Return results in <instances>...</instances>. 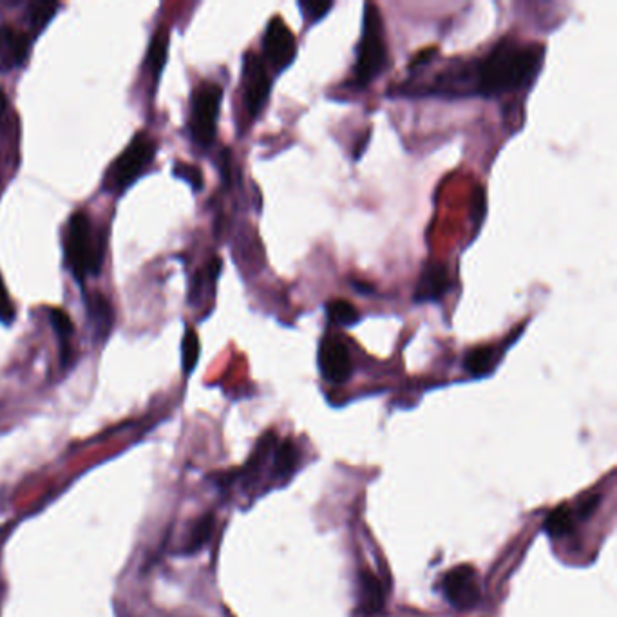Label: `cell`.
<instances>
[{
	"label": "cell",
	"mask_w": 617,
	"mask_h": 617,
	"mask_svg": "<svg viewBox=\"0 0 617 617\" xmlns=\"http://www.w3.org/2000/svg\"><path fill=\"white\" fill-rule=\"evenodd\" d=\"M5 109H7V98H5V92L0 89V120L4 118Z\"/></svg>",
	"instance_id": "obj_29"
},
{
	"label": "cell",
	"mask_w": 617,
	"mask_h": 617,
	"mask_svg": "<svg viewBox=\"0 0 617 617\" xmlns=\"http://www.w3.org/2000/svg\"><path fill=\"white\" fill-rule=\"evenodd\" d=\"M49 319H51V324L62 343V360L64 364H68V358H69V339L73 337V332H75V324L71 321V317L66 314V310L62 308H51L49 310Z\"/></svg>",
	"instance_id": "obj_15"
},
{
	"label": "cell",
	"mask_w": 617,
	"mask_h": 617,
	"mask_svg": "<svg viewBox=\"0 0 617 617\" xmlns=\"http://www.w3.org/2000/svg\"><path fill=\"white\" fill-rule=\"evenodd\" d=\"M243 96L250 116H258L270 96V77L265 62L256 53L249 51L243 59Z\"/></svg>",
	"instance_id": "obj_7"
},
{
	"label": "cell",
	"mask_w": 617,
	"mask_h": 617,
	"mask_svg": "<svg viewBox=\"0 0 617 617\" xmlns=\"http://www.w3.org/2000/svg\"><path fill=\"white\" fill-rule=\"evenodd\" d=\"M154 154H156V140L145 131L138 133L133 138V142L125 147V151L109 167L105 176L107 190L122 192L123 188H127L151 165Z\"/></svg>",
	"instance_id": "obj_4"
},
{
	"label": "cell",
	"mask_w": 617,
	"mask_h": 617,
	"mask_svg": "<svg viewBox=\"0 0 617 617\" xmlns=\"http://www.w3.org/2000/svg\"><path fill=\"white\" fill-rule=\"evenodd\" d=\"M451 288V277H449V268L441 261H428L415 284V293L413 301L415 303H435L441 301V297L449 292Z\"/></svg>",
	"instance_id": "obj_10"
},
{
	"label": "cell",
	"mask_w": 617,
	"mask_h": 617,
	"mask_svg": "<svg viewBox=\"0 0 617 617\" xmlns=\"http://www.w3.org/2000/svg\"><path fill=\"white\" fill-rule=\"evenodd\" d=\"M371 129H367L366 133H364V136H362V140L358 142V145H355V153H353V158L356 160V158H360L362 156V153H364V149H366V145H367V140H369V133Z\"/></svg>",
	"instance_id": "obj_28"
},
{
	"label": "cell",
	"mask_w": 617,
	"mask_h": 617,
	"mask_svg": "<svg viewBox=\"0 0 617 617\" xmlns=\"http://www.w3.org/2000/svg\"><path fill=\"white\" fill-rule=\"evenodd\" d=\"M297 462V451L290 441H284L279 445L275 452V469L279 474H286L295 467Z\"/></svg>",
	"instance_id": "obj_22"
},
{
	"label": "cell",
	"mask_w": 617,
	"mask_h": 617,
	"mask_svg": "<svg viewBox=\"0 0 617 617\" xmlns=\"http://www.w3.org/2000/svg\"><path fill=\"white\" fill-rule=\"evenodd\" d=\"M352 284L355 286V288H364L360 282H352ZM366 290H367V292H373V290H371V286H366Z\"/></svg>",
	"instance_id": "obj_30"
},
{
	"label": "cell",
	"mask_w": 617,
	"mask_h": 617,
	"mask_svg": "<svg viewBox=\"0 0 617 617\" xmlns=\"http://www.w3.org/2000/svg\"><path fill=\"white\" fill-rule=\"evenodd\" d=\"M169 53V31L167 27H158L154 37L151 38V46L147 51V66L154 77V80L160 79Z\"/></svg>",
	"instance_id": "obj_14"
},
{
	"label": "cell",
	"mask_w": 617,
	"mask_h": 617,
	"mask_svg": "<svg viewBox=\"0 0 617 617\" xmlns=\"http://www.w3.org/2000/svg\"><path fill=\"white\" fill-rule=\"evenodd\" d=\"M495 364V350L487 346H480L474 350H469L463 356V367L469 375L480 377L485 375Z\"/></svg>",
	"instance_id": "obj_17"
},
{
	"label": "cell",
	"mask_w": 617,
	"mask_h": 617,
	"mask_svg": "<svg viewBox=\"0 0 617 617\" xmlns=\"http://www.w3.org/2000/svg\"><path fill=\"white\" fill-rule=\"evenodd\" d=\"M299 7L303 9L304 18H308L310 22H317L334 7V4L332 2H321V0H301Z\"/></svg>",
	"instance_id": "obj_24"
},
{
	"label": "cell",
	"mask_w": 617,
	"mask_h": 617,
	"mask_svg": "<svg viewBox=\"0 0 617 617\" xmlns=\"http://www.w3.org/2000/svg\"><path fill=\"white\" fill-rule=\"evenodd\" d=\"M66 263L77 281L98 273L101 265V254L92 239V227L86 212H75L69 219L66 239Z\"/></svg>",
	"instance_id": "obj_3"
},
{
	"label": "cell",
	"mask_w": 617,
	"mask_h": 617,
	"mask_svg": "<svg viewBox=\"0 0 617 617\" xmlns=\"http://www.w3.org/2000/svg\"><path fill=\"white\" fill-rule=\"evenodd\" d=\"M29 37L11 26H0V69L20 68L29 53Z\"/></svg>",
	"instance_id": "obj_11"
},
{
	"label": "cell",
	"mask_w": 617,
	"mask_h": 617,
	"mask_svg": "<svg viewBox=\"0 0 617 617\" xmlns=\"http://www.w3.org/2000/svg\"><path fill=\"white\" fill-rule=\"evenodd\" d=\"M221 98H223V89L214 82H205L194 90L192 112H190V133H192L194 142L201 147H208L216 138Z\"/></svg>",
	"instance_id": "obj_5"
},
{
	"label": "cell",
	"mask_w": 617,
	"mask_h": 617,
	"mask_svg": "<svg viewBox=\"0 0 617 617\" xmlns=\"http://www.w3.org/2000/svg\"><path fill=\"white\" fill-rule=\"evenodd\" d=\"M473 207H474V210H473V218H474V221H476V227H478V225L482 223L484 216H485V194H484L482 186H478V188H476V196H474V199H473Z\"/></svg>",
	"instance_id": "obj_26"
},
{
	"label": "cell",
	"mask_w": 617,
	"mask_h": 617,
	"mask_svg": "<svg viewBox=\"0 0 617 617\" xmlns=\"http://www.w3.org/2000/svg\"><path fill=\"white\" fill-rule=\"evenodd\" d=\"M541 44H520L513 38H502L474 66L473 94L496 96L527 86L537 73L543 59Z\"/></svg>",
	"instance_id": "obj_1"
},
{
	"label": "cell",
	"mask_w": 617,
	"mask_h": 617,
	"mask_svg": "<svg viewBox=\"0 0 617 617\" xmlns=\"http://www.w3.org/2000/svg\"><path fill=\"white\" fill-rule=\"evenodd\" d=\"M360 585V607L367 614H375L384 607V587L380 580L371 572H360L358 576Z\"/></svg>",
	"instance_id": "obj_13"
},
{
	"label": "cell",
	"mask_w": 617,
	"mask_h": 617,
	"mask_svg": "<svg viewBox=\"0 0 617 617\" xmlns=\"http://www.w3.org/2000/svg\"><path fill=\"white\" fill-rule=\"evenodd\" d=\"M441 590L445 600L458 611H471L482 600L476 570L471 565H458L443 576Z\"/></svg>",
	"instance_id": "obj_6"
},
{
	"label": "cell",
	"mask_w": 617,
	"mask_h": 617,
	"mask_svg": "<svg viewBox=\"0 0 617 617\" xmlns=\"http://www.w3.org/2000/svg\"><path fill=\"white\" fill-rule=\"evenodd\" d=\"M263 49H265L266 60L275 69H284L295 59V53H297L295 37L292 35L288 26L279 16H273L266 26Z\"/></svg>",
	"instance_id": "obj_8"
},
{
	"label": "cell",
	"mask_w": 617,
	"mask_h": 617,
	"mask_svg": "<svg viewBox=\"0 0 617 617\" xmlns=\"http://www.w3.org/2000/svg\"><path fill=\"white\" fill-rule=\"evenodd\" d=\"M326 314L332 323H337L341 326H353L358 323V310L353 306L350 301L345 299H334L326 303Z\"/></svg>",
	"instance_id": "obj_18"
},
{
	"label": "cell",
	"mask_w": 617,
	"mask_h": 617,
	"mask_svg": "<svg viewBox=\"0 0 617 617\" xmlns=\"http://www.w3.org/2000/svg\"><path fill=\"white\" fill-rule=\"evenodd\" d=\"M173 173L179 179H185L194 190H201L203 188L205 179H203V173H201L199 167H196L192 164H185V162H176Z\"/></svg>",
	"instance_id": "obj_23"
},
{
	"label": "cell",
	"mask_w": 617,
	"mask_h": 617,
	"mask_svg": "<svg viewBox=\"0 0 617 617\" xmlns=\"http://www.w3.org/2000/svg\"><path fill=\"white\" fill-rule=\"evenodd\" d=\"M319 369L334 384H343L353 371L352 355L346 345L335 337H324L319 346Z\"/></svg>",
	"instance_id": "obj_9"
},
{
	"label": "cell",
	"mask_w": 617,
	"mask_h": 617,
	"mask_svg": "<svg viewBox=\"0 0 617 617\" xmlns=\"http://www.w3.org/2000/svg\"><path fill=\"white\" fill-rule=\"evenodd\" d=\"M59 9L57 2H33L29 4V22L35 33H40L46 24L53 18L55 11Z\"/></svg>",
	"instance_id": "obj_21"
},
{
	"label": "cell",
	"mask_w": 617,
	"mask_h": 617,
	"mask_svg": "<svg viewBox=\"0 0 617 617\" xmlns=\"http://www.w3.org/2000/svg\"><path fill=\"white\" fill-rule=\"evenodd\" d=\"M86 312H88V321L90 326L94 328L98 337H107L111 326H112V310L105 295L98 292H90L86 295Z\"/></svg>",
	"instance_id": "obj_12"
},
{
	"label": "cell",
	"mask_w": 617,
	"mask_h": 617,
	"mask_svg": "<svg viewBox=\"0 0 617 617\" xmlns=\"http://www.w3.org/2000/svg\"><path fill=\"white\" fill-rule=\"evenodd\" d=\"M181 358H183V371L185 375H190L197 364L199 358V339L197 334L192 328L185 330L183 343H181Z\"/></svg>",
	"instance_id": "obj_19"
},
{
	"label": "cell",
	"mask_w": 617,
	"mask_h": 617,
	"mask_svg": "<svg viewBox=\"0 0 617 617\" xmlns=\"http://www.w3.org/2000/svg\"><path fill=\"white\" fill-rule=\"evenodd\" d=\"M212 527H214V518H212L210 515L199 518V520L196 522V526L192 527L190 537H188L186 547H185V552H186V554L197 552V550L207 543V539L210 537Z\"/></svg>",
	"instance_id": "obj_20"
},
{
	"label": "cell",
	"mask_w": 617,
	"mask_h": 617,
	"mask_svg": "<svg viewBox=\"0 0 617 617\" xmlns=\"http://www.w3.org/2000/svg\"><path fill=\"white\" fill-rule=\"evenodd\" d=\"M545 530L554 536V537H563L574 532V513L569 505H559L556 507L547 522H545Z\"/></svg>",
	"instance_id": "obj_16"
},
{
	"label": "cell",
	"mask_w": 617,
	"mask_h": 617,
	"mask_svg": "<svg viewBox=\"0 0 617 617\" xmlns=\"http://www.w3.org/2000/svg\"><path fill=\"white\" fill-rule=\"evenodd\" d=\"M13 317H15V308L9 301V295L5 292V286H4V281H2V275H0V321L9 323Z\"/></svg>",
	"instance_id": "obj_25"
},
{
	"label": "cell",
	"mask_w": 617,
	"mask_h": 617,
	"mask_svg": "<svg viewBox=\"0 0 617 617\" xmlns=\"http://www.w3.org/2000/svg\"><path fill=\"white\" fill-rule=\"evenodd\" d=\"M598 505H600V495H594V496L587 498V500L581 504V507H580V516H581V518L590 516Z\"/></svg>",
	"instance_id": "obj_27"
},
{
	"label": "cell",
	"mask_w": 617,
	"mask_h": 617,
	"mask_svg": "<svg viewBox=\"0 0 617 617\" xmlns=\"http://www.w3.org/2000/svg\"><path fill=\"white\" fill-rule=\"evenodd\" d=\"M388 66V46L384 37V24L375 4L364 5L362 33L356 48V60L353 66L352 84L364 88L373 82Z\"/></svg>",
	"instance_id": "obj_2"
}]
</instances>
